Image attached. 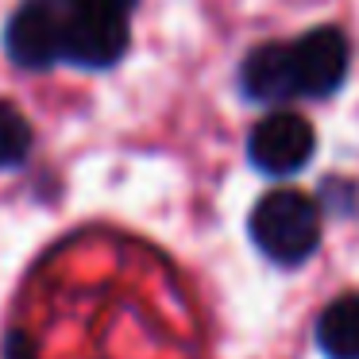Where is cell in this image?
<instances>
[{
	"label": "cell",
	"instance_id": "3957f363",
	"mask_svg": "<svg viewBox=\"0 0 359 359\" xmlns=\"http://www.w3.org/2000/svg\"><path fill=\"white\" fill-rule=\"evenodd\" d=\"M128 50V24L116 12L74 8L62 20V58L86 70L116 66Z\"/></svg>",
	"mask_w": 359,
	"mask_h": 359
},
{
	"label": "cell",
	"instance_id": "9c48e42d",
	"mask_svg": "<svg viewBox=\"0 0 359 359\" xmlns=\"http://www.w3.org/2000/svg\"><path fill=\"white\" fill-rule=\"evenodd\" d=\"M4 359H39V355H35V344L24 332H12L8 344H4Z\"/></svg>",
	"mask_w": 359,
	"mask_h": 359
},
{
	"label": "cell",
	"instance_id": "30bf717a",
	"mask_svg": "<svg viewBox=\"0 0 359 359\" xmlns=\"http://www.w3.org/2000/svg\"><path fill=\"white\" fill-rule=\"evenodd\" d=\"M135 0H74V8H93V12H116V16H124L128 8H132Z\"/></svg>",
	"mask_w": 359,
	"mask_h": 359
},
{
	"label": "cell",
	"instance_id": "6da1fadb",
	"mask_svg": "<svg viewBox=\"0 0 359 359\" xmlns=\"http://www.w3.org/2000/svg\"><path fill=\"white\" fill-rule=\"evenodd\" d=\"M251 240L266 259L294 266L320 243V209L302 189H274L251 209Z\"/></svg>",
	"mask_w": 359,
	"mask_h": 359
},
{
	"label": "cell",
	"instance_id": "277c9868",
	"mask_svg": "<svg viewBox=\"0 0 359 359\" xmlns=\"http://www.w3.org/2000/svg\"><path fill=\"white\" fill-rule=\"evenodd\" d=\"M294 89L302 97H328L340 89L348 74V39L336 27H313L297 43H290Z\"/></svg>",
	"mask_w": 359,
	"mask_h": 359
},
{
	"label": "cell",
	"instance_id": "ba28073f",
	"mask_svg": "<svg viewBox=\"0 0 359 359\" xmlns=\"http://www.w3.org/2000/svg\"><path fill=\"white\" fill-rule=\"evenodd\" d=\"M32 151V124L16 104L0 101V170L4 166H20Z\"/></svg>",
	"mask_w": 359,
	"mask_h": 359
},
{
	"label": "cell",
	"instance_id": "8992f818",
	"mask_svg": "<svg viewBox=\"0 0 359 359\" xmlns=\"http://www.w3.org/2000/svg\"><path fill=\"white\" fill-rule=\"evenodd\" d=\"M240 86L251 101H286L294 97V66H290V47L282 43H263L255 47L240 66Z\"/></svg>",
	"mask_w": 359,
	"mask_h": 359
},
{
	"label": "cell",
	"instance_id": "7a4b0ae2",
	"mask_svg": "<svg viewBox=\"0 0 359 359\" xmlns=\"http://www.w3.org/2000/svg\"><path fill=\"white\" fill-rule=\"evenodd\" d=\"M313 147H317L313 124L305 116H297V112H271V116H263L251 128V140H248L251 163L263 174H274V178L297 174L313 158Z\"/></svg>",
	"mask_w": 359,
	"mask_h": 359
},
{
	"label": "cell",
	"instance_id": "52a82bcc",
	"mask_svg": "<svg viewBox=\"0 0 359 359\" xmlns=\"http://www.w3.org/2000/svg\"><path fill=\"white\" fill-rule=\"evenodd\" d=\"M317 344L328 359H359V294L325 305L317 320Z\"/></svg>",
	"mask_w": 359,
	"mask_h": 359
},
{
	"label": "cell",
	"instance_id": "5b68a950",
	"mask_svg": "<svg viewBox=\"0 0 359 359\" xmlns=\"http://www.w3.org/2000/svg\"><path fill=\"white\" fill-rule=\"evenodd\" d=\"M4 50L24 70H47L62 58V16L47 4H24L4 32Z\"/></svg>",
	"mask_w": 359,
	"mask_h": 359
}]
</instances>
